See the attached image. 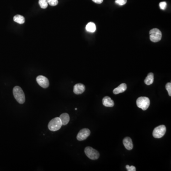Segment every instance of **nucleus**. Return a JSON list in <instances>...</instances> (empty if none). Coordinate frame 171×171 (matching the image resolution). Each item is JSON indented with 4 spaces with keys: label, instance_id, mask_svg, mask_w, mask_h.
<instances>
[{
    "label": "nucleus",
    "instance_id": "1",
    "mask_svg": "<svg viewBox=\"0 0 171 171\" xmlns=\"http://www.w3.org/2000/svg\"><path fill=\"white\" fill-rule=\"evenodd\" d=\"M13 94L16 101L19 103L22 104L25 102V95L21 87L15 86L13 89Z\"/></svg>",
    "mask_w": 171,
    "mask_h": 171
},
{
    "label": "nucleus",
    "instance_id": "2",
    "mask_svg": "<svg viewBox=\"0 0 171 171\" xmlns=\"http://www.w3.org/2000/svg\"><path fill=\"white\" fill-rule=\"evenodd\" d=\"M62 124L61 119L59 117L54 118L50 121L48 124V128L51 131H56L61 129Z\"/></svg>",
    "mask_w": 171,
    "mask_h": 171
},
{
    "label": "nucleus",
    "instance_id": "3",
    "mask_svg": "<svg viewBox=\"0 0 171 171\" xmlns=\"http://www.w3.org/2000/svg\"><path fill=\"white\" fill-rule=\"evenodd\" d=\"M150 104L149 98L147 97H141L137 98L136 100L137 106L141 108L143 110H146L149 107Z\"/></svg>",
    "mask_w": 171,
    "mask_h": 171
},
{
    "label": "nucleus",
    "instance_id": "4",
    "mask_svg": "<svg viewBox=\"0 0 171 171\" xmlns=\"http://www.w3.org/2000/svg\"><path fill=\"white\" fill-rule=\"evenodd\" d=\"M150 39L153 42L159 41L162 39V32L159 29L154 28L150 31Z\"/></svg>",
    "mask_w": 171,
    "mask_h": 171
},
{
    "label": "nucleus",
    "instance_id": "5",
    "mask_svg": "<svg viewBox=\"0 0 171 171\" xmlns=\"http://www.w3.org/2000/svg\"><path fill=\"white\" fill-rule=\"evenodd\" d=\"M84 151L86 155L90 159L96 160L99 158V152L92 147L90 146L86 147Z\"/></svg>",
    "mask_w": 171,
    "mask_h": 171
},
{
    "label": "nucleus",
    "instance_id": "6",
    "mask_svg": "<svg viewBox=\"0 0 171 171\" xmlns=\"http://www.w3.org/2000/svg\"><path fill=\"white\" fill-rule=\"evenodd\" d=\"M166 128L164 125H160L154 129L153 132V136L155 138H162L165 135Z\"/></svg>",
    "mask_w": 171,
    "mask_h": 171
},
{
    "label": "nucleus",
    "instance_id": "7",
    "mask_svg": "<svg viewBox=\"0 0 171 171\" xmlns=\"http://www.w3.org/2000/svg\"><path fill=\"white\" fill-rule=\"evenodd\" d=\"M37 82L38 84L42 88H46L49 86V81L45 76L40 75L36 78Z\"/></svg>",
    "mask_w": 171,
    "mask_h": 171
},
{
    "label": "nucleus",
    "instance_id": "8",
    "mask_svg": "<svg viewBox=\"0 0 171 171\" xmlns=\"http://www.w3.org/2000/svg\"><path fill=\"white\" fill-rule=\"evenodd\" d=\"M90 134V131L88 128H83L81 129L78 133L76 138L79 141L84 140L89 136Z\"/></svg>",
    "mask_w": 171,
    "mask_h": 171
},
{
    "label": "nucleus",
    "instance_id": "9",
    "mask_svg": "<svg viewBox=\"0 0 171 171\" xmlns=\"http://www.w3.org/2000/svg\"><path fill=\"white\" fill-rule=\"evenodd\" d=\"M85 90V87L83 84L81 83L76 84L74 86L73 92L76 95L83 93Z\"/></svg>",
    "mask_w": 171,
    "mask_h": 171
},
{
    "label": "nucleus",
    "instance_id": "10",
    "mask_svg": "<svg viewBox=\"0 0 171 171\" xmlns=\"http://www.w3.org/2000/svg\"><path fill=\"white\" fill-rule=\"evenodd\" d=\"M124 145V147L128 150H131L133 148V144L132 140V139L129 137H126L124 139L123 141Z\"/></svg>",
    "mask_w": 171,
    "mask_h": 171
},
{
    "label": "nucleus",
    "instance_id": "11",
    "mask_svg": "<svg viewBox=\"0 0 171 171\" xmlns=\"http://www.w3.org/2000/svg\"><path fill=\"white\" fill-rule=\"evenodd\" d=\"M103 105L106 107H113L114 106V102L110 97L106 96L102 99Z\"/></svg>",
    "mask_w": 171,
    "mask_h": 171
},
{
    "label": "nucleus",
    "instance_id": "12",
    "mask_svg": "<svg viewBox=\"0 0 171 171\" xmlns=\"http://www.w3.org/2000/svg\"><path fill=\"white\" fill-rule=\"evenodd\" d=\"M127 84L125 83H122L118 87L115 88L113 90V93L114 94H118L119 93H121L124 92V91L127 90Z\"/></svg>",
    "mask_w": 171,
    "mask_h": 171
},
{
    "label": "nucleus",
    "instance_id": "13",
    "mask_svg": "<svg viewBox=\"0 0 171 171\" xmlns=\"http://www.w3.org/2000/svg\"><path fill=\"white\" fill-rule=\"evenodd\" d=\"M59 118L61 119L62 125H66L70 121V116L67 113H63L59 116Z\"/></svg>",
    "mask_w": 171,
    "mask_h": 171
},
{
    "label": "nucleus",
    "instance_id": "14",
    "mask_svg": "<svg viewBox=\"0 0 171 171\" xmlns=\"http://www.w3.org/2000/svg\"><path fill=\"white\" fill-rule=\"evenodd\" d=\"M86 30L88 32L93 33L96 30V26L95 23L92 22L88 23L86 27Z\"/></svg>",
    "mask_w": 171,
    "mask_h": 171
},
{
    "label": "nucleus",
    "instance_id": "15",
    "mask_svg": "<svg viewBox=\"0 0 171 171\" xmlns=\"http://www.w3.org/2000/svg\"><path fill=\"white\" fill-rule=\"evenodd\" d=\"M154 80V74L153 73H149L148 74V75L146 76V78L145 79L144 82H145V84L147 85H150L153 84Z\"/></svg>",
    "mask_w": 171,
    "mask_h": 171
},
{
    "label": "nucleus",
    "instance_id": "16",
    "mask_svg": "<svg viewBox=\"0 0 171 171\" xmlns=\"http://www.w3.org/2000/svg\"><path fill=\"white\" fill-rule=\"evenodd\" d=\"M14 22L18 23L19 24H23L25 22V18L23 16L20 15H16L14 17Z\"/></svg>",
    "mask_w": 171,
    "mask_h": 171
},
{
    "label": "nucleus",
    "instance_id": "17",
    "mask_svg": "<svg viewBox=\"0 0 171 171\" xmlns=\"http://www.w3.org/2000/svg\"><path fill=\"white\" fill-rule=\"evenodd\" d=\"M39 4L40 7L42 9H46L48 7V3L47 0H39Z\"/></svg>",
    "mask_w": 171,
    "mask_h": 171
},
{
    "label": "nucleus",
    "instance_id": "18",
    "mask_svg": "<svg viewBox=\"0 0 171 171\" xmlns=\"http://www.w3.org/2000/svg\"><path fill=\"white\" fill-rule=\"evenodd\" d=\"M48 4L50 5L51 6H55L58 4V0H47Z\"/></svg>",
    "mask_w": 171,
    "mask_h": 171
},
{
    "label": "nucleus",
    "instance_id": "19",
    "mask_svg": "<svg viewBox=\"0 0 171 171\" xmlns=\"http://www.w3.org/2000/svg\"><path fill=\"white\" fill-rule=\"evenodd\" d=\"M165 88L167 90L168 92V94H169V96H171V82H169V83H167L166 85H165Z\"/></svg>",
    "mask_w": 171,
    "mask_h": 171
},
{
    "label": "nucleus",
    "instance_id": "20",
    "mask_svg": "<svg viewBox=\"0 0 171 171\" xmlns=\"http://www.w3.org/2000/svg\"><path fill=\"white\" fill-rule=\"evenodd\" d=\"M127 2V0H116L115 2L119 5H124Z\"/></svg>",
    "mask_w": 171,
    "mask_h": 171
},
{
    "label": "nucleus",
    "instance_id": "21",
    "mask_svg": "<svg viewBox=\"0 0 171 171\" xmlns=\"http://www.w3.org/2000/svg\"><path fill=\"white\" fill-rule=\"evenodd\" d=\"M167 4L165 2H162L159 4L160 8L161 10H164L166 8Z\"/></svg>",
    "mask_w": 171,
    "mask_h": 171
},
{
    "label": "nucleus",
    "instance_id": "22",
    "mask_svg": "<svg viewBox=\"0 0 171 171\" xmlns=\"http://www.w3.org/2000/svg\"><path fill=\"white\" fill-rule=\"evenodd\" d=\"M126 168L128 171H136V168L134 166H129L128 165H126Z\"/></svg>",
    "mask_w": 171,
    "mask_h": 171
},
{
    "label": "nucleus",
    "instance_id": "23",
    "mask_svg": "<svg viewBox=\"0 0 171 171\" xmlns=\"http://www.w3.org/2000/svg\"><path fill=\"white\" fill-rule=\"evenodd\" d=\"M92 1L97 4H101L102 3L103 0H92Z\"/></svg>",
    "mask_w": 171,
    "mask_h": 171
},
{
    "label": "nucleus",
    "instance_id": "24",
    "mask_svg": "<svg viewBox=\"0 0 171 171\" xmlns=\"http://www.w3.org/2000/svg\"><path fill=\"white\" fill-rule=\"evenodd\" d=\"M75 110H77V108H75Z\"/></svg>",
    "mask_w": 171,
    "mask_h": 171
}]
</instances>
